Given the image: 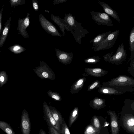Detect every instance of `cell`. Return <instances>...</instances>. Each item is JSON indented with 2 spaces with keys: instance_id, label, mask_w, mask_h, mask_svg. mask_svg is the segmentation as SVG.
Masks as SVG:
<instances>
[{
  "instance_id": "30",
  "label": "cell",
  "mask_w": 134,
  "mask_h": 134,
  "mask_svg": "<svg viewBox=\"0 0 134 134\" xmlns=\"http://www.w3.org/2000/svg\"><path fill=\"white\" fill-rule=\"evenodd\" d=\"M94 122L95 126L97 128H98L100 126V124L97 118H95L94 120Z\"/></svg>"
},
{
  "instance_id": "6",
  "label": "cell",
  "mask_w": 134,
  "mask_h": 134,
  "mask_svg": "<svg viewBox=\"0 0 134 134\" xmlns=\"http://www.w3.org/2000/svg\"><path fill=\"white\" fill-rule=\"evenodd\" d=\"M30 14L27 13L26 17L23 19H20L18 20V26L17 29L18 31V34L21 35L24 38L29 37L28 33L26 29L29 26L30 24Z\"/></svg>"
},
{
  "instance_id": "25",
  "label": "cell",
  "mask_w": 134,
  "mask_h": 134,
  "mask_svg": "<svg viewBox=\"0 0 134 134\" xmlns=\"http://www.w3.org/2000/svg\"><path fill=\"white\" fill-rule=\"evenodd\" d=\"M67 20L69 25L73 27L77 23L75 18L71 15H70L68 18Z\"/></svg>"
},
{
  "instance_id": "15",
  "label": "cell",
  "mask_w": 134,
  "mask_h": 134,
  "mask_svg": "<svg viewBox=\"0 0 134 134\" xmlns=\"http://www.w3.org/2000/svg\"><path fill=\"white\" fill-rule=\"evenodd\" d=\"M0 129L7 134H15L10 125L5 121L0 120Z\"/></svg>"
},
{
  "instance_id": "3",
  "label": "cell",
  "mask_w": 134,
  "mask_h": 134,
  "mask_svg": "<svg viewBox=\"0 0 134 134\" xmlns=\"http://www.w3.org/2000/svg\"><path fill=\"white\" fill-rule=\"evenodd\" d=\"M119 30L113 31L99 44L94 48V51L110 49L115 44L119 35Z\"/></svg>"
},
{
  "instance_id": "2",
  "label": "cell",
  "mask_w": 134,
  "mask_h": 134,
  "mask_svg": "<svg viewBox=\"0 0 134 134\" xmlns=\"http://www.w3.org/2000/svg\"><path fill=\"white\" fill-rule=\"evenodd\" d=\"M113 55L112 52L106 54L103 56V60L111 63L118 65L121 64L123 61L126 59L127 55L123 43L119 45L115 53Z\"/></svg>"
},
{
  "instance_id": "27",
  "label": "cell",
  "mask_w": 134,
  "mask_h": 134,
  "mask_svg": "<svg viewBox=\"0 0 134 134\" xmlns=\"http://www.w3.org/2000/svg\"><path fill=\"white\" fill-rule=\"evenodd\" d=\"M50 134H60L54 128L48 126Z\"/></svg>"
},
{
  "instance_id": "23",
  "label": "cell",
  "mask_w": 134,
  "mask_h": 134,
  "mask_svg": "<svg viewBox=\"0 0 134 134\" xmlns=\"http://www.w3.org/2000/svg\"><path fill=\"white\" fill-rule=\"evenodd\" d=\"M100 81L98 80H96L88 86L87 91H90L100 87Z\"/></svg>"
},
{
  "instance_id": "18",
  "label": "cell",
  "mask_w": 134,
  "mask_h": 134,
  "mask_svg": "<svg viewBox=\"0 0 134 134\" xmlns=\"http://www.w3.org/2000/svg\"><path fill=\"white\" fill-rule=\"evenodd\" d=\"M50 110L54 119L58 126L60 128V126L63 123V118L60 113L54 109H50Z\"/></svg>"
},
{
  "instance_id": "9",
  "label": "cell",
  "mask_w": 134,
  "mask_h": 134,
  "mask_svg": "<svg viewBox=\"0 0 134 134\" xmlns=\"http://www.w3.org/2000/svg\"><path fill=\"white\" fill-rule=\"evenodd\" d=\"M84 71L86 75L96 77L103 76L108 73L107 71L99 68H85Z\"/></svg>"
},
{
  "instance_id": "26",
  "label": "cell",
  "mask_w": 134,
  "mask_h": 134,
  "mask_svg": "<svg viewBox=\"0 0 134 134\" xmlns=\"http://www.w3.org/2000/svg\"><path fill=\"white\" fill-rule=\"evenodd\" d=\"M3 8L2 7L0 11V35H1L2 30V19Z\"/></svg>"
},
{
  "instance_id": "22",
  "label": "cell",
  "mask_w": 134,
  "mask_h": 134,
  "mask_svg": "<svg viewBox=\"0 0 134 134\" xmlns=\"http://www.w3.org/2000/svg\"><path fill=\"white\" fill-rule=\"evenodd\" d=\"M63 122L60 129V133L62 134H70L69 128L65 122L64 119L63 118Z\"/></svg>"
},
{
  "instance_id": "19",
  "label": "cell",
  "mask_w": 134,
  "mask_h": 134,
  "mask_svg": "<svg viewBox=\"0 0 134 134\" xmlns=\"http://www.w3.org/2000/svg\"><path fill=\"white\" fill-rule=\"evenodd\" d=\"M8 49L10 51L15 54L19 53L25 50V48L19 44H15L10 46Z\"/></svg>"
},
{
  "instance_id": "7",
  "label": "cell",
  "mask_w": 134,
  "mask_h": 134,
  "mask_svg": "<svg viewBox=\"0 0 134 134\" xmlns=\"http://www.w3.org/2000/svg\"><path fill=\"white\" fill-rule=\"evenodd\" d=\"M21 127L22 134H30L31 124L29 115L27 112L24 110L21 115Z\"/></svg>"
},
{
  "instance_id": "11",
  "label": "cell",
  "mask_w": 134,
  "mask_h": 134,
  "mask_svg": "<svg viewBox=\"0 0 134 134\" xmlns=\"http://www.w3.org/2000/svg\"><path fill=\"white\" fill-rule=\"evenodd\" d=\"M40 21L41 25L45 30L55 35H59L58 31L54 26L45 18L42 19L41 18Z\"/></svg>"
},
{
  "instance_id": "20",
  "label": "cell",
  "mask_w": 134,
  "mask_h": 134,
  "mask_svg": "<svg viewBox=\"0 0 134 134\" xmlns=\"http://www.w3.org/2000/svg\"><path fill=\"white\" fill-rule=\"evenodd\" d=\"M78 108H75L70 115L68 122L69 126H71L77 117L78 114Z\"/></svg>"
},
{
  "instance_id": "29",
  "label": "cell",
  "mask_w": 134,
  "mask_h": 134,
  "mask_svg": "<svg viewBox=\"0 0 134 134\" xmlns=\"http://www.w3.org/2000/svg\"><path fill=\"white\" fill-rule=\"evenodd\" d=\"M68 57L67 55L65 53H62L60 54L59 56V58L62 60L66 59Z\"/></svg>"
},
{
  "instance_id": "16",
  "label": "cell",
  "mask_w": 134,
  "mask_h": 134,
  "mask_svg": "<svg viewBox=\"0 0 134 134\" xmlns=\"http://www.w3.org/2000/svg\"><path fill=\"white\" fill-rule=\"evenodd\" d=\"M105 100L98 97H95L91 100L90 104L96 108H100L104 105Z\"/></svg>"
},
{
  "instance_id": "24",
  "label": "cell",
  "mask_w": 134,
  "mask_h": 134,
  "mask_svg": "<svg viewBox=\"0 0 134 134\" xmlns=\"http://www.w3.org/2000/svg\"><path fill=\"white\" fill-rule=\"evenodd\" d=\"M24 0H10L9 2L10 6L15 8L16 6L24 4L25 3Z\"/></svg>"
},
{
  "instance_id": "21",
  "label": "cell",
  "mask_w": 134,
  "mask_h": 134,
  "mask_svg": "<svg viewBox=\"0 0 134 134\" xmlns=\"http://www.w3.org/2000/svg\"><path fill=\"white\" fill-rule=\"evenodd\" d=\"M100 59V58L98 56H93L86 58L84 62L86 63L95 64L99 62Z\"/></svg>"
},
{
  "instance_id": "5",
  "label": "cell",
  "mask_w": 134,
  "mask_h": 134,
  "mask_svg": "<svg viewBox=\"0 0 134 134\" xmlns=\"http://www.w3.org/2000/svg\"><path fill=\"white\" fill-rule=\"evenodd\" d=\"M43 108L45 120L46 121L48 126L54 128L61 134L60 128L54 119L49 107L46 104H44Z\"/></svg>"
},
{
  "instance_id": "34",
  "label": "cell",
  "mask_w": 134,
  "mask_h": 134,
  "mask_svg": "<svg viewBox=\"0 0 134 134\" xmlns=\"http://www.w3.org/2000/svg\"><path fill=\"white\" fill-rule=\"evenodd\" d=\"M43 76L45 78H47L48 76V74L46 72H43L42 73Z\"/></svg>"
},
{
  "instance_id": "36",
  "label": "cell",
  "mask_w": 134,
  "mask_h": 134,
  "mask_svg": "<svg viewBox=\"0 0 134 134\" xmlns=\"http://www.w3.org/2000/svg\"><path fill=\"white\" fill-rule=\"evenodd\" d=\"M4 78L3 76H1V77H0V80L1 82H3L4 81Z\"/></svg>"
},
{
  "instance_id": "4",
  "label": "cell",
  "mask_w": 134,
  "mask_h": 134,
  "mask_svg": "<svg viewBox=\"0 0 134 134\" xmlns=\"http://www.w3.org/2000/svg\"><path fill=\"white\" fill-rule=\"evenodd\" d=\"M90 13L92 16V19L97 25L110 26H113V21L109 16L105 13L91 10Z\"/></svg>"
},
{
  "instance_id": "28",
  "label": "cell",
  "mask_w": 134,
  "mask_h": 134,
  "mask_svg": "<svg viewBox=\"0 0 134 134\" xmlns=\"http://www.w3.org/2000/svg\"><path fill=\"white\" fill-rule=\"evenodd\" d=\"M127 125L130 126H133L134 125V119L131 118L129 119L127 122Z\"/></svg>"
},
{
  "instance_id": "17",
  "label": "cell",
  "mask_w": 134,
  "mask_h": 134,
  "mask_svg": "<svg viewBox=\"0 0 134 134\" xmlns=\"http://www.w3.org/2000/svg\"><path fill=\"white\" fill-rule=\"evenodd\" d=\"M86 79L85 77H82L80 78L76 81L73 87L74 93L78 92L82 89Z\"/></svg>"
},
{
  "instance_id": "13",
  "label": "cell",
  "mask_w": 134,
  "mask_h": 134,
  "mask_svg": "<svg viewBox=\"0 0 134 134\" xmlns=\"http://www.w3.org/2000/svg\"><path fill=\"white\" fill-rule=\"evenodd\" d=\"M98 92L102 94L114 95H120L124 93L118 91L112 88L103 86L99 87L98 88Z\"/></svg>"
},
{
  "instance_id": "32",
  "label": "cell",
  "mask_w": 134,
  "mask_h": 134,
  "mask_svg": "<svg viewBox=\"0 0 134 134\" xmlns=\"http://www.w3.org/2000/svg\"><path fill=\"white\" fill-rule=\"evenodd\" d=\"M111 126L113 127L116 128L118 127V124L117 122L115 121H112L111 122Z\"/></svg>"
},
{
  "instance_id": "12",
  "label": "cell",
  "mask_w": 134,
  "mask_h": 134,
  "mask_svg": "<svg viewBox=\"0 0 134 134\" xmlns=\"http://www.w3.org/2000/svg\"><path fill=\"white\" fill-rule=\"evenodd\" d=\"M111 32L110 31L104 32L97 35L91 40L90 42V43H93L91 49H94L95 47L101 43Z\"/></svg>"
},
{
  "instance_id": "33",
  "label": "cell",
  "mask_w": 134,
  "mask_h": 134,
  "mask_svg": "<svg viewBox=\"0 0 134 134\" xmlns=\"http://www.w3.org/2000/svg\"><path fill=\"white\" fill-rule=\"evenodd\" d=\"M52 97L57 100H58L60 99V97L58 95L56 94H53L52 96Z\"/></svg>"
},
{
  "instance_id": "8",
  "label": "cell",
  "mask_w": 134,
  "mask_h": 134,
  "mask_svg": "<svg viewBox=\"0 0 134 134\" xmlns=\"http://www.w3.org/2000/svg\"><path fill=\"white\" fill-rule=\"evenodd\" d=\"M97 1L98 3L102 7L105 13L112 17L116 20L119 23H120L119 16L116 11L104 2L98 0H97Z\"/></svg>"
},
{
  "instance_id": "14",
  "label": "cell",
  "mask_w": 134,
  "mask_h": 134,
  "mask_svg": "<svg viewBox=\"0 0 134 134\" xmlns=\"http://www.w3.org/2000/svg\"><path fill=\"white\" fill-rule=\"evenodd\" d=\"M129 42L131 58L132 60L134 57V27L132 28L130 33Z\"/></svg>"
},
{
  "instance_id": "10",
  "label": "cell",
  "mask_w": 134,
  "mask_h": 134,
  "mask_svg": "<svg viewBox=\"0 0 134 134\" xmlns=\"http://www.w3.org/2000/svg\"><path fill=\"white\" fill-rule=\"evenodd\" d=\"M11 17L7 19L0 35V48L3 47L8 35L11 26Z\"/></svg>"
},
{
  "instance_id": "1",
  "label": "cell",
  "mask_w": 134,
  "mask_h": 134,
  "mask_svg": "<svg viewBox=\"0 0 134 134\" xmlns=\"http://www.w3.org/2000/svg\"><path fill=\"white\" fill-rule=\"evenodd\" d=\"M103 86L112 88L123 93L133 91L134 79L126 75L119 76L106 82H103Z\"/></svg>"
},
{
  "instance_id": "31",
  "label": "cell",
  "mask_w": 134,
  "mask_h": 134,
  "mask_svg": "<svg viewBox=\"0 0 134 134\" xmlns=\"http://www.w3.org/2000/svg\"><path fill=\"white\" fill-rule=\"evenodd\" d=\"M32 5L34 10L36 11H37L38 9V5L37 3L36 2H33L32 3Z\"/></svg>"
},
{
  "instance_id": "35",
  "label": "cell",
  "mask_w": 134,
  "mask_h": 134,
  "mask_svg": "<svg viewBox=\"0 0 134 134\" xmlns=\"http://www.w3.org/2000/svg\"><path fill=\"white\" fill-rule=\"evenodd\" d=\"M40 134H46L44 131L43 130L41 129L40 130Z\"/></svg>"
}]
</instances>
